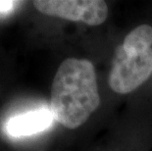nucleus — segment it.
<instances>
[{
	"label": "nucleus",
	"mask_w": 152,
	"mask_h": 151,
	"mask_svg": "<svg viewBox=\"0 0 152 151\" xmlns=\"http://www.w3.org/2000/svg\"><path fill=\"white\" fill-rule=\"evenodd\" d=\"M152 74V27L141 25L132 30L115 50L109 85L127 94L147 81Z\"/></svg>",
	"instance_id": "obj_2"
},
{
	"label": "nucleus",
	"mask_w": 152,
	"mask_h": 151,
	"mask_svg": "<svg viewBox=\"0 0 152 151\" xmlns=\"http://www.w3.org/2000/svg\"><path fill=\"white\" fill-rule=\"evenodd\" d=\"M53 122L54 117L50 109L38 108L12 117L6 125V131L13 137L30 136L46 131Z\"/></svg>",
	"instance_id": "obj_4"
},
{
	"label": "nucleus",
	"mask_w": 152,
	"mask_h": 151,
	"mask_svg": "<svg viewBox=\"0 0 152 151\" xmlns=\"http://www.w3.org/2000/svg\"><path fill=\"white\" fill-rule=\"evenodd\" d=\"M34 6L44 15L89 26L103 24L108 16V6L101 0H37Z\"/></svg>",
	"instance_id": "obj_3"
},
{
	"label": "nucleus",
	"mask_w": 152,
	"mask_h": 151,
	"mask_svg": "<svg viewBox=\"0 0 152 151\" xmlns=\"http://www.w3.org/2000/svg\"><path fill=\"white\" fill-rule=\"evenodd\" d=\"M99 105L100 95L93 64L86 59L64 60L51 86L49 109L54 120L74 130L85 124Z\"/></svg>",
	"instance_id": "obj_1"
}]
</instances>
